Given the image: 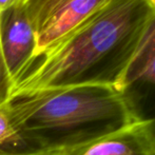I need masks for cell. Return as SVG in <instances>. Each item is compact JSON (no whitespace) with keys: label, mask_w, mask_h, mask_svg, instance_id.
Wrapping results in <instances>:
<instances>
[{"label":"cell","mask_w":155,"mask_h":155,"mask_svg":"<svg viewBox=\"0 0 155 155\" xmlns=\"http://www.w3.org/2000/svg\"><path fill=\"white\" fill-rule=\"evenodd\" d=\"M8 102V101H6ZM5 104V102H3V101H0V106H1V104Z\"/></svg>","instance_id":"30bf717a"},{"label":"cell","mask_w":155,"mask_h":155,"mask_svg":"<svg viewBox=\"0 0 155 155\" xmlns=\"http://www.w3.org/2000/svg\"><path fill=\"white\" fill-rule=\"evenodd\" d=\"M41 155H155V124L136 120L90 143Z\"/></svg>","instance_id":"5b68a950"},{"label":"cell","mask_w":155,"mask_h":155,"mask_svg":"<svg viewBox=\"0 0 155 155\" xmlns=\"http://www.w3.org/2000/svg\"><path fill=\"white\" fill-rule=\"evenodd\" d=\"M18 0H0V13L3 11L10 8L12 5H14Z\"/></svg>","instance_id":"ba28073f"},{"label":"cell","mask_w":155,"mask_h":155,"mask_svg":"<svg viewBox=\"0 0 155 155\" xmlns=\"http://www.w3.org/2000/svg\"><path fill=\"white\" fill-rule=\"evenodd\" d=\"M112 1L18 0L25 8L35 35V52L32 61L71 36Z\"/></svg>","instance_id":"3957f363"},{"label":"cell","mask_w":155,"mask_h":155,"mask_svg":"<svg viewBox=\"0 0 155 155\" xmlns=\"http://www.w3.org/2000/svg\"><path fill=\"white\" fill-rule=\"evenodd\" d=\"M117 90L124 93L139 120L155 124V18L140 39Z\"/></svg>","instance_id":"277c9868"},{"label":"cell","mask_w":155,"mask_h":155,"mask_svg":"<svg viewBox=\"0 0 155 155\" xmlns=\"http://www.w3.org/2000/svg\"><path fill=\"white\" fill-rule=\"evenodd\" d=\"M11 138L0 155H41L90 143L139 120L123 92L104 84L43 89L8 101Z\"/></svg>","instance_id":"7a4b0ae2"},{"label":"cell","mask_w":155,"mask_h":155,"mask_svg":"<svg viewBox=\"0 0 155 155\" xmlns=\"http://www.w3.org/2000/svg\"><path fill=\"white\" fill-rule=\"evenodd\" d=\"M12 87V81L8 77L5 65H4L1 51V42H0V101H10Z\"/></svg>","instance_id":"52a82bcc"},{"label":"cell","mask_w":155,"mask_h":155,"mask_svg":"<svg viewBox=\"0 0 155 155\" xmlns=\"http://www.w3.org/2000/svg\"><path fill=\"white\" fill-rule=\"evenodd\" d=\"M154 18L148 0H113L71 36L33 60L15 81L10 99L75 84L117 89Z\"/></svg>","instance_id":"6da1fadb"},{"label":"cell","mask_w":155,"mask_h":155,"mask_svg":"<svg viewBox=\"0 0 155 155\" xmlns=\"http://www.w3.org/2000/svg\"><path fill=\"white\" fill-rule=\"evenodd\" d=\"M0 42L4 65L14 86L31 63L35 52L34 31L18 1L0 13Z\"/></svg>","instance_id":"8992f818"},{"label":"cell","mask_w":155,"mask_h":155,"mask_svg":"<svg viewBox=\"0 0 155 155\" xmlns=\"http://www.w3.org/2000/svg\"><path fill=\"white\" fill-rule=\"evenodd\" d=\"M148 1H149V3L151 4V6L153 8V10L155 12V0H148Z\"/></svg>","instance_id":"9c48e42d"}]
</instances>
